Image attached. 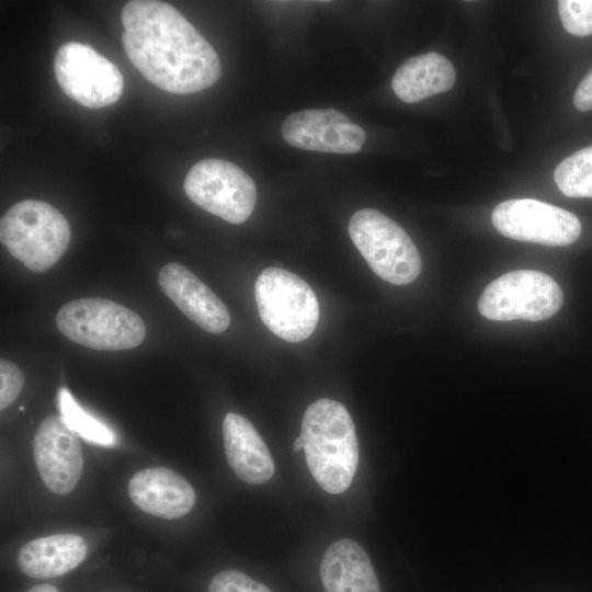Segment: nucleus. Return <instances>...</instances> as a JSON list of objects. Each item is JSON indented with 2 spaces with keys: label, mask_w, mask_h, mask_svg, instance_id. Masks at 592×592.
<instances>
[{
  "label": "nucleus",
  "mask_w": 592,
  "mask_h": 592,
  "mask_svg": "<svg viewBox=\"0 0 592 592\" xmlns=\"http://www.w3.org/2000/svg\"><path fill=\"white\" fill-rule=\"evenodd\" d=\"M122 43L130 62L152 84L177 94L212 87L221 75L214 47L171 4L134 0L122 9Z\"/></svg>",
  "instance_id": "f257e3e1"
},
{
  "label": "nucleus",
  "mask_w": 592,
  "mask_h": 592,
  "mask_svg": "<svg viewBox=\"0 0 592 592\" xmlns=\"http://www.w3.org/2000/svg\"><path fill=\"white\" fill-rule=\"evenodd\" d=\"M299 436L317 483L332 494L348 490L357 469L358 443L353 419L344 405L329 398L310 403Z\"/></svg>",
  "instance_id": "f03ea898"
},
{
  "label": "nucleus",
  "mask_w": 592,
  "mask_h": 592,
  "mask_svg": "<svg viewBox=\"0 0 592 592\" xmlns=\"http://www.w3.org/2000/svg\"><path fill=\"white\" fill-rule=\"evenodd\" d=\"M66 217L53 205L24 200L1 217V243L27 269L44 272L66 252L70 242Z\"/></svg>",
  "instance_id": "7ed1b4c3"
},
{
  "label": "nucleus",
  "mask_w": 592,
  "mask_h": 592,
  "mask_svg": "<svg viewBox=\"0 0 592 592\" xmlns=\"http://www.w3.org/2000/svg\"><path fill=\"white\" fill-rule=\"evenodd\" d=\"M56 325L69 340L94 350L133 349L146 337V326L138 314L98 297L65 304L56 315Z\"/></svg>",
  "instance_id": "20e7f679"
},
{
  "label": "nucleus",
  "mask_w": 592,
  "mask_h": 592,
  "mask_svg": "<svg viewBox=\"0 0 592 592\" xmlns=\"http://www.w3.org/2000/svg\"><path fill=\"white\" fill-rule=\"evenodd\" d=\"M349 235L373 272L394 285L414 281L421 257L409 235L392 219L373 208H362L349 223Z\"/></svg>",
  "instance_id": "39448f33"
},
{
  "label": "nucleus",
  "mask_w": 592,
  "mask_h": 592,
  "mask_svg": "<svg viewBox=\"0 0 592 592\" xmlns=\"http://www.w3.org/2000/svg\"><path fill=\"white\" fill-rule=\"evenodd\" d=\"M254 297L263 323L285 341H303L318 325L319 304L315 292L289 271L265 269L255 281Z\"/></svg>",
  "instance_id": "423d86ee"
},
{
  "label": "nucleus",
  "mask_w": 592,
  "mask_h": 592,
  "mask_svg": "<svg viewBox=\"0 0 592 592\" xmlns=\"http://www.w3.org/2000/svg\"><path fill=\"white\" fill-rule=\"evenodd\" d=\"M558 283L535 270H517L491 282L478 300L481 316L494 321H540L553 317L562 306Z\"/></svg>",
  "instance_id": "0eeeda50"
},
{
  "label": "nucleus",
  "mask_w": 592,
  "mask_h": 592,
  "mask_svg": "<svg viewBox=\"0 0 592 592\" xmlns=\"http://www.w3.org/2000/svg\"><path fill=\"white\" fill-rule=\"evenodd\" d=\"M187 197L206 212L231 224H241L252 214L257 186L237 164L217 158L196 162L184 184Z\"/></svg>",
  "instance_id": "6e6552de"
},
{
  "label": "nucleus",
  "mask_w": 592,
  "mask_h": 592,
  "mask_svg": "<svg viewBox=\"0 0 592 592\" xmlns=\"http://www.w3.org/2000/svg\"><path fill=\"white\" fill-rule=\"evenodd\" d=\"M56 80L73 101L90 109L115 103L124 89L119 69L89 45L62 44L54 60Z\"/></svg>",
  "instance_id": "1a4fd4ad"
},
{
  "label": "nucleus",
  "mask_w": 592,
  "mask_h": 592,
  "mask_svg": "<svg viewBox=\"0 0 592 592\" xmlns=\"http://www.w3.org/2000/svg\"><path fill=\"white\" fill-rule=\"evenodd\" d=\"M491 220L508 238L550 247L569 246L581 234V223L574 214L534 198H513L498 204Z\"/></svg>",
  "instance_id": "9d476101"
},
{
  "label": "nucleus",
  "mask_w": 592,
  "mask_h": 592,
  "mask_svg": "<svg viewBox=\"0 0 592 592\" xmlns=\"http://www.w3.org/2000/svg\"><path fill=\"white\" fill-rule=\"evenodd\" d=\"M36 467L46 488L68 494L77 486L83 469L78 434L61 415L42 421L32 441Z\"/></svg>",
  "instance_id": "9b49d317"
},
{
  "label": "nucleus",
  "mask_w": 592,
  "mask_h": 592,
  "mask_svg": "<svg viewBox=\"0 0 592 592\" xmlns=\"http://www.w3.org/2000/svg\"><path fill=\"white\" fill-rule=\"evenodd\" d=\"M284 140L299 149L354 153L362 149L365 130L334 109H309L289 114L282 124Z\"/></svg>",
  "instance_id": "f8f14e48"
},
{
  "label": "nucleus",
  "mask_w": 592,
  "mask_h": 592,
  "mask_svg": "<svg viewBox=\"0 0 592 592\" xmlns=\"http://www.w3.org/2000/svg\"><path fill=\"white\" fill-rule=\"evenodd\" d=\"M158 282L175 306L202 329L220 333L228 328L230 315L226 305L184 265L175 262L164 265Z\"/></svg>",
  "instance_id": "ddd939ff"
},
{
  "label": "nucleus",
  "mask_w": 592,
  "mask_h": 592,
  "mask_svg": "<svg viewBox=\"0 0 592 592\" xmlns=\"http://www.w3.org/2000/svg\"><path fill=\"white\" fill-rule=\"evenodd\" d=\"M128 494L141 511L167 520L187 514L196 501L192 485L166 467L135 473L128 482Z\"/></svg>",
  "instance_id": "4468645a"
},
{
  "label": "nucleus",
  "mask_w": 592,
  "mask_h": 592,
  "mask_svg": "<svg viewBox=\"0 0 592 592\" xmlns=\"http://www.w3.org/2000/svg\"><path fill=\"white\" fill-rule=\"evenodd\" d=\"M223 437L227 462L239 479L249 485H261L273 477L274 459L249 420L228 412L223 421Z\"/></svg>",
  "instance_id": "2eb2a0df"
},
{
  "label": "nucleus",
  "mask_w": 592,
  "mask_h": 592,
  "mask_svg": "<svg viewBox=\"0 0 592 592\" xmlns=\"http://www.w3.org/2000/svg\"><path fill=\"white\" fill-rule=\"evenodd\" d=\"M320 578L326 592H380L368 555L350 538L327 548L320 562Z\"/></svg>",
  "instance_id": "dca6fc26"
},
{
  "label": "nucleus",
  "mask_w": 592,
  "mask_h": 592,
  "mask_svg": "<svg viewBox=\"0 0 592 592\" xmlns=\"http://www.w3.org/2000/svg\"><path fill=\"white\" fill-rule=\"evenodd\" d=\"M87 545L76 534H54L24 544L18 555L19 568L31 578L47 579L75 569L86 557Z\"/></svg>",
  "instance_id": "f3484780"
},
{
  "label": "nucleus",
  "mask_w": 592,
  "mask_h": 592,
  "mask_svg": "<svg viewBox=\"0 0 592 592\" xmlns=\"http://www.w3.org/2000/svg\"><path fill=\"white\" fill-rule=\"evenodd\" d=\"M452 62L442 54L429 52L408 58L396 70L391 87L406 103H415L431 95L448 91L455 83Z\"/></svg>",
  "instance_id": "a211bd4d"
},
{
  "label": "nucleus",
  "mask_w": 592,
  "mask_h": 592,
  "mask_svg": "<svg viewBox=\"0 0 592 592\" xmlns=\"http://www.w3.org/2000/svg\"><path fill=\"white\" fill-rule=\"evenodd\" d=\"M554 181L569 197H592V145L563 159L554 171Z\"/></svg>",
  "instance_id": "6ab92c4d"
},
{
  "label": "nucleus",
  "mask_w": 592,
  "mask_h": 592,
  "mask_svg": "<svg viewBox=\"0 0 592 592\" xmlns=\"http://www.w3.org/2000/svg\"><path fill=\"white\" fill-rule=\"evenodd\" d=\"M57 405L66 423L84 440L105 446L115 443L114 432L82 409L66 387L58 389Z\"/></svg>",
  "instance_id": "aec40b11"
},
{
  "label": "nucleus",
  "mask_w": 592,
  "mask_h": 592,
  "mask_svg": "<svg viewBox=\"0 0 592 592\" xmlns=\"http://www.w3.org/2000/svg\"><path fill=\"white\" fill-rule=\"evenodd\" d=\"M558 11L568 33L576 36L592 34V0H560Z\"/></svg>",
  "instance_id": "412c9836"
},
{
  "label": "nucleus",
  "mask_w": 592,
  "mask_h": 592,
  "mask_svg": "<svg viewBox=\"0 0 592 592\" xmlns=\"http://www.w3.org/2000/svg\"><path fill=\"white\" fill-rule=\"evenodd\" d=\"M207 592H272L266 585L255 581L239 570H224L209 582Z\"/></svg>",
  "instance_id": "4be33fe9"
},
{
  "label": "nucleus",
  "mask_w": 592,
  "mask_h": 592,
  "mask_svg": "<svg viewBox=\"0 0 592 592\" xmlns=\"http://www.w3.org/2000/svg\"><path fill=\"white\" fill-rule=\"evenodd\" d=\"M24 384L23 374L11 361H0V409L10 406L20 395Z\"/></svg>",
  "instance_id": "5701e85b"
},
{
  "label": "nucleus",
  "mask_w": 592,
  "mask_h": 592,
  "mask_svg": "<svg viewBox=\"0 0 592 592\" xmlns=\"http://www.w3.org/2000/svg\"><path fill=\"white\" fill-rule=\"evenodd\" d=\"M573 104L582 112L592 110V68L578 84L573 94Z\"/></svg>",
  "instance_id": "b1692460"
},
{
  "label": "nucleus",
  "mask_w": 592,
  "mask_h": 592,
  "mask_svg": "<svg viewBox=\"0 0 592 592\" xmlns=\"http://www.w3.org/2000/svg\"><path fill=\"white\" fill-rule=\"evenodd\" d=\"M26 592H59L56 587L52 584H39L29 589Z\"/></svg>",
  "instance_id": "393cba45"
},
{
  "label": "nucleus",
  "mask_w": 592,
  "mask_h": 592,
  "mask_svg": "<svg viewBox=\"0 0 592 592\" xmlns=\"http://www.w3.org/2000/svg\"><path fill=\"white\" fill-rule=\"evenodd\" d=\"M300 449H303V440L300 436H298L295 441H294V444H293V451L294 452H299Z\"/></svg>",
  "instance_id": "a878e982"
}]
</instances>
